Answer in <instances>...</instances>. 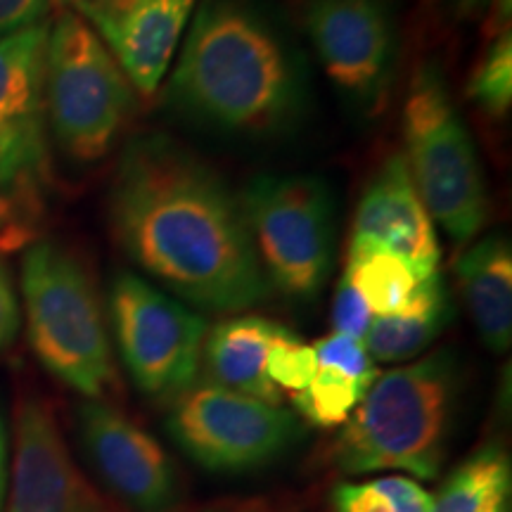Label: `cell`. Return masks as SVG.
<instances>
[{
	"label": "cell",
	"mask_w": 512,
	"mask_h": 512,
	"mask_svg": "<svg viewBox=\"0 0 512 512\" xmlns=\"http://www.w3.org/2000/svg\"><path fill=\"white\" fill-rule=\"evenodd\" d=\"M110 219L124 252L183 302L238 313L271 292L240 195L176 140L145 136L126 147Z\"/></svg>",
	"instance_id": "cell-1"
},
{
	"label": "cell",
	"mask_w": 512,
	"mask_h": 512,
	"mask_svg": "<svg viewBox=\"0 0 512 512\" xmlns=\"http://www.w3.org/2000/svg\"><path fill=\"white\" fill-rule=\"evenodd\" d=\"M297 69L273 29L238 0L197 12L169 81L183 114L230 133H268L299 107Z\"/></svg>",
	"instance_id": "cell-2"
},
{
	"label": "cell",
	"mask_w": 512,
	"mask_h": 512,
	"mask_svg": "<svg viewBox=\"0 0 512 512\" xmlns=\"http://www.w3.org/2000/svg\"><path fill=\"white\" fill-rule=\"evenodd\" d=\"M460 392V366L451 349L380 375L332 448L347 475L399 470L434 479L446 458Z\"/></svg>",
	"instance_id": "cell-3"
},
{
	"label": "cell",
	"mask_w": 512,
	"mask_h": 512,
	"mask_svg": "<svg viewBox=\"0 0 512 512\" xmlns=\"http://www.w3.org/2000/svg\"><path fill=\"white\" fill-rule=\"evenodd\" d=\"M29 342L50 375L91 401L117 387L105 311L93 278L74 254L41 240L22 261Z\"/></svg>",
	"instance_id": "cell-4"
},
{
	"label": "cell",
	"mask_w": 512,
	"mask_h": 512,
	"mask_svg": "<svg viewBox=\"0 0 512 512\" xmlns=\"http://www.w3.org/2000/svg\"><path fill=\"white\" fill-rule=\"evenodd\" d=\"M43 93L57 145L83 164L112 150L133 112V86L124 69L72 8L48 29Z\"/></svg>",
	"instance_id": "cell-5"
},
{
	"label": "cell",
	"mask_w": 512,
	"mask_h": 512,
	"mask_svg": "<svg viewBox=\"0 0 512 512\" xmlns=\"http://www.w3.org/2000/svg\"><path fill=\"white\" fill-rule=\"evenodd\" d=\"M408 171L430 219L456 245L477 238L489 219V197L475 143L437 67L413 76L403 105Z\"/></svg>",
	"instance_id": "cell-6"
},
{
	"label": "cell",
	"mask_w": 512,
	"mask_h": 512,
	"mask_svg": "<svg viewBox=\"0 0 512 512\" xmlns=\"http://www.w3.org/2000/svg\"><path fill=\"white\" fill-rule=\"evenodd\" d=\"M240 202L268 285L290 299L316 297L335 247L328 185L313 176H261Z\"/></svg>",
	"instance_id": "cell-7"
},
{
	"label": "cell",
	"mask_w": 512,
	"mask_h": 512,
	"mask_svg": "<svg viewBox=\"0 0 512 512\" xmlns=\"http://www.w3.org/2000/svg\"><path fill=\"white\" fill-rule=\"evenodd\" d=\"M110 318L121 361L145 396L171 403L200 377L207 320L145 278L119 273Z\"/></svg>",
	"instance_id": "cell-8"
},
{
	"label": "cell",
	"mask_w": 512,
	"mask_h": 512,
	"mask_svg": "<svg viewBox=\"0 0 512 512\" xmlns=\"http://www.w3.org/2000/svg\"><path fill=\"white\" fill-rule=\"evenodd\" d=\"M166 430L204 470L242 475L283 456L302 427L283 406L214 382H195L171 401Z\"/></svg>",
	"instance_id": "cell-9"
},
{
	"label": "cell",
	"mask_w": 512,
	"mask_h": 512,
	"mask_svg": "<svg viewBox=\"0 0 512 512\" xmlns=\"http://www.w3.org/2000/svg\"><path fill=\"white\" fill-rule=\"evenodd\" d=\"M50 22L0 38V197L36 200L46 188V43Z\"/></svg>",
	"instance_id": "cell-10"
},
{
	"label": "cell",
	"mask_w": 512,
	"mask_h": 512,
	"mask_svg": "<svg viewBox=\"0 0 512 512\" xmlns=\"http://www.w3.org/2000/svg\"><path fill=\"white\" fill-rule=\"evenodd\" d=\"M313 48L325 74L363 107H375L394 72V31L384 0H311Z\"/></svg>",
	"instance_id": "cell-11"
},
{
	"label": "cell",
	"mask_w": 512,
	"mask_h": 512,
	"mask_svg": "<svg viewBox=\"0 0 512 512\" xmlns=\"http://www.w3.org/2000/svg\"><path fill=\"white\" fill-rule=\"evenodd\" d=\"M79 437L98 475L138 512H166L178 501V472L162 444L105 401L79 406Z\"/></svg>",
	"instance_id": "cell-12"
},
{
	"label": "cell",
	"mask_w": 512,
	"mask_h": 512,
	"mask_svg": "<svg viewBox=\"0 0 512 512\" xmlns=\"http://www.w3.org/2000/svg\"><path fill=\"white\" fill-rule=\"evenodd\" d=\"M8 512H110L76 467L46 401L22 396Z\"/></svg>",
	"instance_id": "cell-13"
},
{
	"label": "cell",
	"mask_w": 512,
	"mask_h": 512,
	"mask_svg": "<svg viewBox=\"0 0 512 512\" xmlns=\"http://www.w3.org/2000/svg\"><path fill=\"white\" fill-rule=\"evenodd\" d=\"M349 247L382 249L399 256L420 280L439 273L437 228L415 190L403 155L389 157L363 192Z\"/></svg>",
	"instance_id": "cell-14"
},
{
	"label": "cell",
	"mask_w": 512,
	"mask_h": 512,
	"mask_svg": "<svg viewBox=\"0 0 512 512\" xmlns=\"http://www.w3.org/2000/svg\"><path fill=\"white\" fill-rule=\"evenodd\" d=\"M195 0H121L107 10H76L102 38L143 95H152L181 46Z\"/></svg>",
	"instance_id": "cell-15"
},
{
	"label": "cell",
	"mask_w": 512,
	"mask_h": 512,
	"mask_svg": "<svg viewBox=\"0 0 512 512\" xmlns=\"http://www.w3.org/2000/svg\"><path fill=\"white\" fill-rule=\"evenodd\" d=\"M467 311L494 354H505L512 342V247L501 233L486 235L465 249L456 264Z\"/></svg>",
	"instance_id": "cell-16"
},
{
	"label": "cell",
	"mask_w": 512,
	"mask_h": 512,
	"mask_svg": "<svg viewBox=\"0 0 512 512\" xmlns=\"http://www.w3.org/2000/svg\"><path fill=\"white\" fill-rule=\"evenodd\" d=\"M278 330V323L261 316H233L207 330L202 361L209 382L280 406L283 392L266 375V351Z\"/></svg>",
	"instance_id": "cell-17"
},
{
	"label": "cell",
	"mask_w": 512,
	"mask_h": 512,
	"mask_svg": "<svg viewBox=\"0 0 512 512\" xmlns=\"http://www.w3.org/2000/svg\"><path fill=\"white\" fill-rule=\"evenodd\" d=\"M451 318V302L439 273L422 280L411 302L392 316H377L363 337L368 354L380 363H403L420 356Z\"/></svg>",
	"instance_id": "cell-18"
},
{
	"label": "cell",
	"mask_w": 512,
	"mask_h": 512,
	"mask_svg": "<svg viewBox=\"0 0 512 512\" xmlns=\"http://www.w3.org/2000/svg\"><path fill=\"white\" fill-rule=\"evenodd\" d=\"M512 465L501 444H486L463 460L437 496L432 512H510Z\"/></svg>",
	"instance_id": "cell-19"
},
{
	"label": "cell",
	"mask_w": 512,
	"mask_h": 512,
	"mask_svg": "<svg viewBox=\"0 0 512 512\" xmlns=\"http://www.w3.org/2000/svg\"><path fill=\"white\" fill-rule=\"evenodd\" d=\"M342 278L356 287L373 318L399 313L422 283L399 256L370 247H349Z\"/></svg>",
	"instance_id": "cell-20"
},
{
	"label": "cell",
	"mask_w": 512,
	"mask_h": 512,
	"mask_svg": "<svg viewBox=\"0 0 512 512\" xmlns=\"http://www.w3.org/2000/svg\"><path fill=\"white\" fill-rule=\"evenodd\" d=\"M366 384L330 366H318L309 387L292 394L294 411L311 425L328 427L344 425L368 394Z\"/></svg>",
	"instance_id": "cell-21"
},
{
	"label": "cell",
	"mask_w": 512,
	"mask_h": 512,
	"mask_svg": "<svg viewBox=\"0 0 512 512\" xmlns=\"http://www.w3.org/2000/svg\"><path fill=\"white\" fill-rule=\"evenodd\" d=\"M470 98L479 110L491 117H503L512 102V34L510 29L496 36L494 46L486 50L484 62L470 81Z\"/></svg>",
	"instance_id": "cell-22"
},
{
	"label": "cell",
	"mask_w": 512,
	"mask_h": 512,
	"mask_svg": "<svg viewBox=\"0 0 512 512\" xmlns=\"http://www.w3.org/2000/svg\"><path fill=\"white\" fill-rule=\"evenodd\" d=\"M316 351L280 325L266 351V375L280 392H302L316 375Z\"/></svg>",
	"instance_id": "cell-23"
},
{
	"label": "cell",
	"mask_w": 512,
	"mask_h": 512,
	"mask_svg": "<svg viewBox=\"0 0 512 512\" xmlns=\"http://www.w3.org/2000/svg\"><path fill=\"white\" fill-rule=\"evenodd\" d=\"M313 351H316L318 366L342 370V373L351 375L354 380L366 384V387H373L377 377H380L375 361L370 358L366 344H363V339L332 332V335L318 339V342L313 344Z\"/></svg>",
	"instance_id": "cell-24"
},
{
	"label": "cell",
	"mask_w": 512,
	"mask_h": 512,
	"mask_svg": "<svg viewBox=\"0 0 512 512\" xmlns=\"http://www.w3.org/2000/svg\"><path fill=\"white\" fill-rule=\"evenodd\" d=\"M370 323H373V313H370L368 304L363 302L361 294L356 292V287L347 278L339 280L335 306H332V328H335L337 335L363 339Z\"/></svg>",
	"instance_id": "cell-25"
},
{
	"label": "cell",
	"mask_w": 512,
	"mask_h": 512,
	"mask_svg": "<svg viewBox=\"0 0 512 512\" xmlns=\"http://www.w3.org/2000/svg\"><path fill=\"white\" fill-rule=\"evenodd\" d=\"M55 0H0V38L34 29L48 22Z\"/></svg>",
	"instance_id": "cell-26"
},
{
	"label": "cell",
	"mask_w": 512,
	"mask_h": 512,
	"mask_svg": "<svg viewBox=\"0 0 512 512\" xmlns=\"http://www.w3.org/2000/svg\"><path fill=\"white\" fill-rule=\"evenodd\" d=\"M375 486L389 498L394 512H432V496L418 482L408 477H382Z\"/></svg>",
	"instance_id": "cell-27"
},
{
	"label": "cell",
	"mask_w": 512,
	"mask_h": 512,
	"mask_svg": "<svg viewBox=\"0 0 512 512\" xmlns=\"http://www.w3.org/2000/svg\"><path fill=\"white\" fill-rule=\"evenodd\" d=\"M332 501H335V512H394L389 498L377 489L375 482L339 484Z\"/></svg>",
	"instance_id": "cell-28"
},
{
	"label": "cell",
	"mask_w": 512,
	"mask_h": 512,
	"mask_svg": "<svg viewBox=\"0 0 512 512\" xmlns=\"http://www.w3.org/2000/svg\"><path fill=\"white\" fill-rule=\"evenodd\" d=\"M19 323H22V316H19V302L15 285H12V275L8 266L0 261V351H5L15 342Z\"/></svg>",
	"instance_id": "cell-29"
},
{
	"label": "cell",
	"mask_w": 512,
	"mask_h": 512,
	"mask_svg": "<svg viewBox=\"0 0 512 512\" xmlns=\"http://www.w3.org/2000/svg\"><path fill=\"white\" fill-rule=\"evenodd\" d=\"M5 463H8V439H5V427H3V420H0V512H3L5 482H8V470H5Z\"/></svg>",
	"instance_id": "cell-30"
},
{
	"label": "cell",
	"mask_w": 512,
	"mask_h": 512,
	"mask_svg": "<svg viewBox=\"0 0 512 512\" xmlns=\"http://www.w3.org/2000/svg\"><path fill=\"white\" fill-rule=\"evenodd\" d=\"M508 19H510V0H496L494 5V17H491V27H494L496 34L508 29Z\"/></svg>",
	"instance_id": "cell-31"
},
{
	"label": "cell",
	"mask_w": 512,
	"mask_h": 512,
	"mask_svg": "<svg viewBox=\"0 0 512 512\" xmlns=\"http://www.w3.org/2000/svg\"><path fill=\"white\" fill-rule=\"evenodd\" d=\"M72 10H107L119 5L121 0H69Z\"/></svg>",
	"instance_id": "cell-32"
},
{
	"label": "cell",
	"mask_w": 512,
	"mask_h": 512,
	"mask_svg": "<svg viewBox=\"0 0 512 512\" xmlns=\"http://www.w3.org/2000/svg\"><path fill=\"white\" fill-rule=\"evenodd\" d=\"M482 3H486V0H458V8H460V12H472V10H477Z\"/></svg>",
	"instance_id": "cell-33"
},
{
	"label": "cell",
	"mask_w": 512,
	"mask_h": 512,
	"mask_svg": "<svg viewBox=\"0 0 512 512\" xmlns=\"http://www.w3.org/2000/svg\"><path fill=\"white\" fill-rule=\"evenodd\" d=\"M5 209H8V204H5L3 197H0V219H3V216H5Z\"/></svg>",
	"instance_id": "cell-34"
}]
</instances>
